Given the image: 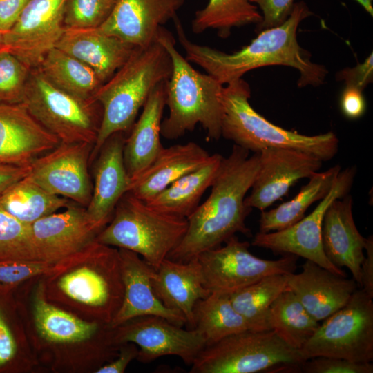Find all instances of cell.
<instances>
[{
    "label": "cell",
    "instance_id": "6da1fadb",
    "mask_svg": "<svg viewBox=\"0 0 373 373\" xmlns=\"http://www.w3.org/2000/svg\"><path fill=\"white\" fill-rule=\"evenodd\" d=\"M313 15L305 1L295 3L288 18L280 25L263 30L251 43L231 54L191 41L178 17L173 19L178 41L186 59L202 68L222 85L242 78L247 72L267 66L280 65L300 73L298 86L322 84L327 71L310 61L309 54L297 41L299 23Z\"/></svg>",
    "mask_w": 373,
    "mask_h": 373
},
{
    "label": "cell",
    "instance_id": "7a4b0ae2",
    "mask_svg": "<svg viewBox=\"0 0 373 373\" xmlns=\"http://www.w3.org/2000/svg\"><path fill=\"white\" fill-rule=\"evenodd\" d=\"M259 164V153L249 155L248 150L233 145L229 156L222 160L210 195L187 218L186 232L168 258L186 262L220 247L237 233L251 234L245 220L252 209L245 199Z\"/></svg>",
    "mask_w": 373,
    "mask_h": 373
},
{
    "label": "cell",
    "instance_id": "3957f363",
    "mask_svg": "<svg viewBox=\"0 0 373 373\" xmlns=\"http://www.w3.org/2000/svg\"><path fill=\"white\" fill-rule=\"evenodd\" d=\"M171 71V57L156 40L148 46L135 47L123 66L99 87L91 99L100 104L102 116L90 162L111 135L131 131L152 90L168 80Z\"/></svg>",
    "mask_w": 373,
    "mask_h": 373
},
{
    "label": "cell",
    "instance_id": "277c9868",
    "mask_svg": "<svg viewBox=\"0 0 373 373\" xmlns=\"http://www.w3.org/2000/svg\"><path fill=\"white\" fill-rule=\"evenodd\" d=\"M156 40L168 51L172 71L166 82V106L168 116L162 122L161 135L168 140L182 137L200 124L207 140L221 136L223 85L209 74L196 70L175 47L173 34L162 26Z\"/></svg>",
    "mask_w": 373,
    "mask_h": 373
},
{
    "label": "cell",
    "instance_id": "5b68a950",
    "mask_svg": "<svg viewBox=\"0 0 373 373\" xmlns=\"http://www.w3.org/2000/svg\"><path fill=\"white\" fill-rule=\"evenodd\" d=\"M250 87L242 78L224 85L220 93L221 136L234 144L259 153L268 148H289L332 160L339 141L332 131L305 135L278 126L256 112L249 103Z\"/></svg>",
    "mask_w": 373,
    "mask_h": 373
},
{
    "label": "cell",
    "instance_id": "8992f818",
    "mask_svg": "<svg viewBox=\"0 0 373 373\" xmlns=\"http://www.w3.org/2000/svg\"><path fill=\"white\" fill-rule=\"evenodd\" d=\"M48 275L58 276L57 288L66 297L87 306L98 321L110 325L124 296L119 249L95 238L55 263Z\"/></svg>",
    "mask_w": 373,
    "mask_h": 373
},
{
    "label": "cell",
    "instance_id": "52a82bcc",
    "mask_svg": "<svg viewBox=\"0 0 373 373\" xmlns=\"http://www.w3.org/2000/svg\"><path fill=\"white\" fill-rule=\"evenodd\" d=\"M187 227V218L159 211L127 191L96 240L135 252L157 269L182 240Z\"/></svg>",
    "mask_w": 373,
    "mask_h": 373
},
{
    "label": "cell",
    "instance_id": "ba28073f",
    "mask_svg": "<svg viewBox=\"0 0 373 373\" xmlns=\"http://www.w3.org/2000/svg\"><path fill=\"white\" fill-rule=\"evenodd\" d=\"M304 361L274 330L247 329L207 345L189 372H299Z\"/></svg>",
    "mask_w": 373,
    "mask_h": 373
},
{
    "label": "cell",
    "instance_id": "9c48e42d",
    "mask_svg": "<svg viewBox=\"0 0 373 373\" xmlns=\"http://www.w3.org/2000/svg\"><path fill=\"white\" fill-rule=\"evenodd\" d=\"M30 114L62 143L94 146L102 109L92 100L76 97L54 86L37 68H31L21 103Z\"/></svg>",
    "mask_w": 373,
    "mask_h": 373
},
{
    "label": "cell",
    "instance_id": "30bf717a",
    "mask_svg": "<svg viewBox=\"0 0 373 373\" xmlns=\"http://www.w3.org/2000/svg\"><path fill=\"white\" fill-rule=\"evenodd\" d=\"M358 288L338 311L322 321L300 350L304 360L324 356L357 363L373 360V300Z\"/></svg>",
    "mask_w": 373,
    "mask_h": 373
},
{
    "label": "cell",
    "instance_id": "8fae6325",
    "mask_svg": "<svg viewBox=\"0 0 373 373\" xmlns=\"http://www.w3.org/2000/svg\"><path fill=\"white\" fill-rule=\"evenodd\" d=\"M249 246V242L240 241L233 236L224 246L197 257L204 287L210 294H231L265 276L296 270L297 256L286 254L278 260L262 259L252 254Z\"/></svg>",
    "mask_w": 373,
    "mask_h": 373
},
{
    "label": "cell",
    "instance_id": "7c38bea8",
    "mask_svg": "<svg viewBox=\"0 0 373 373\" xmlns=\"http://www.w3.org/2000/svg\"><path fill=\"white\" fill-rule=\"evenodd\" d=\"M355 166L341 170L329 193L307 216L294 224L276 231L258 232L251 245L283 255L291 254L314 262L330 271L346 277V273L334 265L327 258L323 247L322 225L325 211L336 199L349 193L356 175Z\"/></svg>",
    "mask_w": 373,
    "mask_h": 373
},
{
    "label": "cell",
    "instance_id": "4fadbf2b",
    "mask_svg": "<svg viewBox=\"0 0 373 373\" xmlns=\"http://www.w3.org/2000/svg\"><path fill=\"white\" fill-rule=\"evenodd\" d=\"M113 329L115 342L135 343L139 347L137 359L144 363L176 356L191 365L207 345L196 329H183L158 316L136 317Z\"/></svg>",
    "mask_w": 373,
    "mask_h": 373
},
{
    "label": "cell",
    "instance_id": "5bb4252c",
    "mask_svg": "<svg viewBox=\"0 0 373 373\" xmlns=\"http://www.w3.org/2000/svg\"><path fill=\"white\" fill-rule=\"evenodd\" d=\"M66 2L30 0L14 26L3 33L1 50L14 55L30 68H37L65 30Z\"/></svg>",
    "mask_w": 373,
    "mask_h": 373
},
{
    "label": "cell",
    "instance_id": "9a60e30c",
    "mask_svg": "<svg viewBox=\"0 0 373 373\" xmlns=\"http://www.w3.org/2000/svg\"><path fill=\"white\" fill-rule=\"evenodd\" d=\"M93 147L88 143L60 142L32 162L28 176L46 191L86 207L93 191L88 173Z\"/></svg>",
    "mask_w": 373,
    "mask_h": 373
},
{
    "label": "cell",
    "instance_id": "2e32d148",
    "mask_svg": "<svg viewBox=\"0 0 373 373\" xmlns=\"http://www.w3.org/2000/svg\"><path fill=\"white\" fill-rule=\"evenodd\" d=\"M259 155L258 171L245 204L260 211L281 199L299 180L319 171L323 162L313 154L289 148H268Z\"/></svg>",
    "mask_w": 373,
    "mask_h": 373
},
{
    "label": "cell",
    "instance_id": "e0dca14e",
    "mask_svg": "<svg viewBox=\"0 0 373 373\" xmlns=\"http://www.w3.org/2000/svg\"><path fill=\"white\" fill-rule=\"evenodd\" d=\"M30 228L37 259L50 263L78 252L102 231L86 207L75 203L37 220Z\"/></svg>",
    "mask_w": 373,
    "mask_h": 373
},
{
    "label": "cell",
    "instance_id": "ac0fdd59",
    "mask_svg": "<svg viewBox=\"0 0 373 373\" xmlns=\"http://www.w3.org/2000/svg\"><path fill=\"white\" fill-rule=\"evenodd\" d=\"M184 0H117L97 29L135 47L156 41L159 29L174 19Z\"/></svg>",
    "mask_w": 373,
    "mask_h": 373
},
{
    "label": "cell",
    "instance_id": "d6986e66",
    "mask_svg": "<svg viewBox=\"0 0 373 373\" xmlns=\"http://www.w3.org/2000/svg\"><path fill=\"white\" fill-rule=\"evenodd\" d=\"M119 254L124 296L110 326L115 328L132 318L148 315L163 317L178 326L186 325L182 314L166 307L156 296L153 286L155 269L135 252L119 249Z\"/></svg>",
    "mask_w": 373,
    "mask_h": 373
},
{
    "label": "cell",
    "instance_id": "ffe728a7",
    "mask_svg": "<svg viewBox=\"0 0 373 373\" xmlns=\"http://www.w3.org/2000/svg\"><path fill=\"white\" fill-rule=\"evenodd\" d=\"M60 142L23 104L0 103V162L30 166Z\"/></svg>",
    "mask_w": 373,
    "mask_h": 373
},
{
    "label": "cell",
    "instance_id": "44dd1931",
    "mask_svg": "<svg viewBox=\"0 0 373 373\" xmlns=\"http://www.w3.org/2000/svg\"><path fill=\"white\" fill-rule=\"evenodd\" d=\"M125 139L124 132L113 134L95 158L92 196L86 210L102 230L112 219L120 198L129 190L131 181L123 157Z\"/></svg>",
    "mask_w": 373,
    "mask_h": 373
},
{
    "label": "cell",
    "instance_id": "7402d4cb",
    "mask_svg": "<svg viewBox=\"0 0 373 373\" xmlns=\"http://www.w3.org/2000/svg\"><path fill=\"white\" fill-rule=\"evenodd\" d=\"M298 274H288L287 285L307 311L318 322L343 306L358 289L353 278L337 275L306 260Z\"/></svg>",
    "mask_w": 373,
    "mask_h": 373
},
{
    "label": "cell",
    "instance_id": "603a6c76",
    "mask_svg": "<svg viewBox=\"0 0 373 373\" xmlns=\"http://www.w3.org/2000/svg\"><path fill=\"white\" fill-rule=\"evenodd\" d=\"M352 207L353 200L349 194L329 204L323 220L322 242L328 260L338 268H347L360 288L366 238L356 228Z\"/></svg>",
    "mask_w": 373,
    "mask_h": 373
},
{
    "label": "cell",
    "instance_id": "cb8c5ba5",
    "mask_svg": "<svg viewBox=\"0 0 373 373\" xmlns=\"http://www.w3.org/2000/svg\"><path fill=\"white\" fill-rule=\"evenodd\" d=\"M56 48L90 67L104 83L128 60L135 46L95 28H65Z\"/></svg>",
    "mask_w": 373,
    "mask_h": 373
},
{
    "label": "cell",
    "instance_id": "d4e9b609",
    "mask_svg": "<svg viewBox=\"0 0 373 373\" xmlns=\"http://www.w3.org/2000/svg\"><path fill=\"white\" fill-rule=\"evenodd\" d=\"M153 286L162 304L182 314L189 329H193V308L199 300L210 294L197 258L186 262L166 258L155 269Z\"/></svg>",
    "mask_w": 373,
    "mask_h": 373
},
{
    "label": "cell",
    "instance_id": "484cf974",
    "mask_svg": "<svg viewBox=\"0 0 373 373\" xmlns=\"http://www.w3.org/2000/svg\"><path fill=\"white\" fill-rule=\"evenodd\" d=\"M167 80L158 84L143 106L142 112L126 137L123 157L130 181L141 173L162 149L161 124L166 106Z\"/></svg>",
    "mask_w": 373,
    "mask_h": 373
},
{
    "label": "cell",
    "instance_id": "4316f807",
    "mask_svg": "<svg viewBox=\"0 0 373 373\" xmlns=\"http://www.w3.org/2000/svg\"><path fill=\"white\" fill-rule=\"evenodd\" d=\"M211 155L193 142L163 147L154 160L131 180L129 190L146 201L184 175L200 167Z\"/></svg>",
    "mask_w": 373,
    "mask_h": 373
},
{
    "label": "cell",
    "instance_id": "83f0119b",
    "mask_svg": "<svg viewBox=\"0 0 373 373\" xmlns=\"http://www.w3.org/2000/svg\"><path fill=\"white\" fill-rule=\"evenodd\" d=\"M222 158L218 153L211 155L204 164L180 177L144 202L162 212L187 218L212 184Z\"/></svg>",
    "mask_w": 373,
    "mask_h": 373
},
{
    "label": "cell",
    "instance_id": "f1b7e54d",
    "mask_svg": "<svg viewBox=\"0 0 373 373\" xmlns=\"http://www.w3.org/2000/svg\"><path fill=\"white\" fill-rule=\"evenodd\" d=\"M341 170V166L336 164L326 171L314 173L292 199L274 209L261 211L259 232L282 230L300 220L313 203L321 200L329 193Z\"/></svg>",
    "mask_w": 373,
    "mask_h": 373
},
{
    "label": "cell",
    "instance_id": "f546056e",
    "mask_svg": "<svg viewBox=\"0 0 373 373\" xmlns=\"http://www.w3.org/2000/svg\"><path fill=\"white\" fill-rule=\"evenodd\" d=\"M37 68L54 86L84 100H92L102 84L90 67L56 47L45 55Z\"/></svg>",
    "mask_w": 373,
    "mask_h": 373
},
{
    "label": "cell",
    "instance_id": "4dcf8cb0",
    "mask_svg": "<svg viewBox=\"0 0 373 373\" xmlns=\"http://www.w3.org/2000/svg\"><path fill=\"white\" fill-rule=\"evenodd\" d=\"M33 314L39 334L52 343L84 341L96 334L99 328L98 322L84 321L49 303L45 298L42 285L34 298Z\"/></svg>",
    "mask_w": 373,
    "mask_h": 373
},
{
    "label": "cell",
    "instance_id": "1f68e13d",
    "mask_svg": "<svg viewBox=\"0 0 373 373\" xmlns=\"http://www.w3.org/2000/svg\"><path fill=\"white\" fill-rule=\"evenodd\" d=\"M73 204L67 198L46 191L33 182L28 175L0 194V206L28 224Z\"/></svg>",
    "mask_w": 373,
    "mask_h": 373
},
{
    "label": "cell",
    "instance_id": "d6a6232c",
    "mask_svg": "<svg viewBox=\"0 0 373 373\" xmlns=\"http://www.w3.org/2000/svg\"><path fill=\"white\" fill-rule=\"evenodd\" d=\"M193 329L203 336L207 345L231 334L254 329L234 308L229 294L218 293H211L196 303Z\"/></svg>",
    "mask_w": 373,
    "mask_h": 373
},
{
    "label": "cell",
    "instance_id": "836d02e7",
    "mask_svg": "<svg viewBox=\"0 0 373 373\" xmlns=\"http://www.w3.org/2000/svg\"><path fill=\"white\" fill-rule=\"evenodd\" d=\"M289 274H274L229 294L231 302L253 327L254 329H271L268 322L269 309L284 291L289 290Z\"/></svg>",
    "mask_w": 373,
    "mask_h": 373
},
{
    "label": "cell",
    "instance_id": "e575fe53",
    "mask_svg": "<svg viewBox=\"0 0 373 373\" xmlns=\"http://www.w3.org/2000/svg\"><path fill=\"white\" fill-rule=\"evenodd\" d=\"M271 329L290 347L299 350L319 325L293 292L282 293L271 304L268 312Z\"/></svg>",
    "mask_w": 373,
    "mask_h": 373
},
{
    "label": "cell",
    "instance_id": "d590c367",
    "mask_svg": "<svg viewBox=\"0 0 373 373\" xmlns=\"http://www.w3.org/2000/svg\"><path fill=\"white\" fill-rule=\"evenodd\" d=\"M262 19L257 6L250 0H209L204 8L195 12L191 29L196 34L213 29L220 37L227 38L233 28L258 25Z\"/></svg>",
    "mask_w": 373,
    "mask_h": 373
},
{
    "label": "cell",
    "instance_id": "8d00e7d4",
    "mask_svg": "<svg viewBox=\"0 0 373 373\" xmlns=\"http://www.w3.org/2000/svg\"><path fill=\"white\" fill-rule=\"evenodd\" d=\"M38 260L30 224L24 223L0 206V260Z\"/></svg>",
    "mask_w": 373,
    "mask_h": 373
},
{
    "label": "cell",
    "instance_id": "74e56055",
    "mask_svg": "<svg viewBox=\"0 0 373 373\" xmlns=\"http://www.w3.org/2000/svg\"><path fill=\"white\" fill-rule=\"evenodd\" d=\"M117 0H66L64 11L66 28H95L111 12Z\"/></svg>",
    "mask_w": 373,
    "mask_h": 373
},
{
    "label": "cell",
    "instance_id": "f35d334b",
    "mask_svg": "<svg viewBox=\"0 0 373 373\" xmlns=\"http://www.w3.org/2000/svg\"><path fill=\"white\" fill-rule=\"evenodd\" d=\"M30 70L14 55L0 50V102L22 103Z\"/></svg>",
    "mask_w": 373,
    "mask_h": 373
},
{
    "label": "cell",
    "instance_id": "ab89813d",
    "mask_svg": "<svg viewBox=\"0 0 373 373\" xmlns=\"http://www.w3.org/2000/svg\"><path fill=\"white\" fill-rule=\"evenodd\" d=\"M55 263L39 260H0V289L11 287L42 274H48Z\"/></svg>",
    "mask_w": 373,
    "mask_h": 373
},
{
    "label": "cell",
    "instance_id": "60d3db41",
    "mask_svg": "<svg viewBox=\"0 0 373 373\" xmlns=\"http://www.w3.org/2000/svg\"><path fill=\"white\" fill-rule=\"evenodd\" d=\"M299 372L304 373H372L373 365L332 356H316L305 360Z\"/></svg>",
    "mask_w": 373,
    "mask_h": 373
},
{
    "label": "cell",
    "instance_id": "b9f144b4",
    "mask_svg": "<svg viewBox=\"0 0 373 373\" xmlns=\"http://www.w3.org/2000/svg\"><path fill=\"white\" fill-rule=\"evenodd\" d=\"M262 12V19L257 25L256 32L278 26L289 16L294 0H250Z\"/></svg>",
    "mask_w": 373,
    "mask_h": 373
},
{
    "label": "cell",
    "instance_id": "7bdbcfd3",
    "mask_svg": "<svg viewBox=\"0 0 373 373\" xmlns=\"http://www.w3.org/2000/svg\"><path fill=\"white\" fill-rule=\"evenodd\" d=\"M373 77V54L354 68H345L336 75L338 81H344L346 86H352L363 90L372 82Z\"/></svg>",
    "mask_w": 373,
    "mask_h": 373
},
{
    "label": "cell",
    "instance_id": "ee69618b",
    "mask_svg": "<svg viewBox=\"0 0 373 373\" xmlns=\"http://www.w3.org/2000/svg\"><path fill=\"white\" fill-rule=\"evenodd\" d=\"M363 90L346 86L341 97V108L343 114L350 119L361 117L365 111V100Z\"/></svg>",
    "mask_w": 373,
    "mask_h": 373
},
{
    "label": "cell",
    "instance_id": "f6af8a7d",
    "mask_svg": "<svg viewBox=\"0 0 373 373\" xmlns=\"http://www.w3.org/2000/svg\"><path fill=\"white\" fill-rule=\"evenodd\" d=\"M122 345L117 357L111 362L101 366L95 372L122 373L125 371L129 363L137 358L139 349L133 343H124Z\"/></svg>",
    "mask_w": 373,
    "mask_h": 373
},
{
    "label": "cell",
    "instance_id": "bcb514c9",
    "mask_svg": "<svg viewBox=\"0 0 373 373\" xmlns=\"http://www.w3.org/2000/svg\"><path fill=\"white\" fill-rule=\"evenodd\" d=\"M30 0H0V31L9 30Z\"/></svg>",
    "mask_w": 373,
    "mask_h": 373
},
{
    "label": "cell",
    "instance_id": "7dc6e473",
    "mask_svg": "<svg viewBox=\"0 0 373 373\" xmlns=\"http://www.w3.org/2000/svg\"><path fill=\"white\" fill-rule=\"evenodd\" d=\"M365 256L361 264V286L366 294L373 298V237L366 238Z\"/></svg>",
    "mask_w": 373,
    "mask_h": 373
},
{
    "label": "cell",
    "instance_id": "c3c4849f",
    "mask_svg": "<svg viewBox=\"0 0 373 373\" xmlns=\"http://www.w3.org/2000/svg\"><path fill=\"white\" fill-rule=\"evenodd\" d=\"M16 343L0 309V367L9 362L15 355Z\"/></svg>",
    "mask_w": 373,
    "mask_h": 373
},
{
    "label": "cell",
    "instance_id": "681fc988",
    "mask_svg": "<svg viewBox=\"0 0 373 373\" xmlns=\"http://www.w3.org/2000/svg\"><path fill=\"white\" fill-rule=\"evenodd\" d=\"M30 166L0 162V194L12 184L28 175Z\"/></svg>",
    "mask_w": 373,
    "mask_h": 373
},
{
    "label": "cell",
    "instance_id": "f907efd6",
    "mask_svg": "<svg viewBox=\"0 0 373 373\" xmlns=\"http://www.w3.org/2000/svg\"><path fill=\"white\" fill-rule=\"evenodd\" d=\"M359 3H361L367 12H369L372 16L373 13V8L372 6V0H356Z\"/></svg>",
    "mask_w": 373,
    "mask_h": 373
},
{
    "label": "cell",
    "instance_id": "816d5d0a",
    "mask_svg": "<svg viewBox=\"0 0 373 373\" xmlns=\"http://www.w3.org/2000/svg\"><path fill=\"white\" fill-rule=\"evenodd\" d=\"M3 45V33L0 31V50Z\"/></svg>",
    "mask_w": 373,
    "mask_h": 373
}]
</instances>
